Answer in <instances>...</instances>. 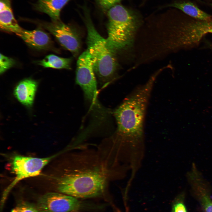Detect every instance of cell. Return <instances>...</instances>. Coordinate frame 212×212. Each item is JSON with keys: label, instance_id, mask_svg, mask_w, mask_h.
<instances>
[{"label": "cell", "instance_id": "cell-1", "mask_svg": "<svg viewBox=\"0 0 212 212\" xmlns=\"http://www.w3.org/2000/svg\"><path fill=\"white\" fill-rule=\"evenodd\" d=\"M70 151L68 166L58 179L59 193L78 199L104 196L110 181L123 178L121 170L114 167L97 147L79 144Z\"/></svg>", "mask_w": 212, "mask_h": 212}, {"label": "cell", "instance_id": "cell-2", "mask_svg": "<svg viewBox=\"0 0 212 212\" xmlns=\"http://www.w3.org/2000/svg\"><path fill=\"white\" fill-rule=\"evenodd\" d=\"M155 72L145 84L137 87L115 110L117 128L107 138L117 155L136 157L145 153L144 122L146 110L156 79Z\"/></svg>", "mask_w": 212, "mask_h": 212}, {"label": "cell", "instance_id": "cell-3", "mask_svg": "<svg viewBox=\"0 0 212 212\" xmlns=\"http://www.w3.org/2000/svg\"><path fill=\"white\" fill-rule=\"evenodd\" d=\"M107 43L115 52L130 45L140 24L134 12L116 4L107 10Z\"/></svg>", "mask_w": 212, "mask_h": 212}, {"label": "cell", "instance_id": "cell-4", "mask_svg": "<svg viewBox=\"0 0 212 212\" xmlns=\"http://www.w3.org/2000/svg\"><path fill=\"white\" fill-rule=\"evenodd\" d=\"M86 14L87 49L90 55L95 73L104 85L113 79L117 64L115 52L108 45L106 39L97 32Z\"/></svg>", "mask_w": 212, "mask_h": 212}, {"label": "cell", "instance_id": "cell-5", "mask_svg": "<svg viewBox=\"0 0 212 212\" xmlns=\"http://www.w3.org/2000/svg\"><path fill=\"white\" fill-rule=\"evenodd\" d=\"M60 153L50 157L38 158L14 155L11 158V168L15 175L14 179L6 190L4 196H5L10 190L20 180L40 174L42 170L54 158Z\"/></svg>", "mask_w": 212, "mask_h": 212}, {"label": "cell", "instance_id": "cell-6", "mask_svg": "<svg viewBox=\"0 0 212 212\" xmlns=\"http://www.w3.org/2000/svg\"><path fill=\"white\" fill-rule=\"evenodd\" d=\"M76 82L82 88L87 101L90 103L97 102V81L92 61L87 49L80 55L77 60Z\"/></svg>", "mask_w": 212, "mask_h": 212}, {"label": "cell", "instance_id": "cell-7", "mask_svg": "<svg viewBox=\"0 0 212 212\" xmlns=\"http://www.w3.org/2000/svg\"><path fill=\"white\" fill-rule=\"evenodd\" d=\"M79 199L60 193H47L38 200L37 207L39 212H71L85 207Z\"/></svg>", "mask_w": 212, "mask_h": 212}, {"label": "cell", "instance_id": "cell-8", "mask_svg": "<svg viewBox=\"0 0 212 212\" xmlns=\"http://www.w3.org/2000/svg\"><path fill=\"white\" fill-rule=\"evenodd\" d=\"M44 27L57 39L63 47L77 56L80 49V41L77 33L70 26L60 20L44 23Z\"/></svg>", "mask_w": 212, "mask_h": 212}, {"label": "cell", "instance_id": "cell-9", "mask_svg": "<svg viewBox=\"0 0 212 212\" xmlns=\"http://www.w3.org/2000/svg\"><path fill=\"white\" fill-rule=\"evenodd\" d=\"M17 35L28 45L34 48L48 50L53 47V42L49 35L40 28L32 31L23 29Z\"/></svg>", "mask_w": 212, "mask_h": 212}, {"label": "cell", "instance_id": "cell-10", "mask_svg": "<svg viewBox=\"0 0 212 212\" xmlns=\"http://www.w3.org/2000/svg\"><path fill=\"white\" fill-rule=\"evenodd\" d=\"M0 26L2 31L15 33H20L23 29L19 26L14 15L11 0L0 1Z\"/></svg>", "mask_w": 212, "mask_h": 212}, {"label": "cell", "instance_id": "cell-11", "mask_svg": "<svg viewBox=\"0 0 212 212\" xmlns=\"http://www.w3.org/2000/svg\"><path fill=\"white\" fill-rule=\"evenodd\" d=\"M37 86V82L34 80L31 79L23 80L16 87L14 95L21 104L30 107L33 102Z\"/></svg>", "mask_w": 212, "mask_h": 212}, {"label": "cell", "instance_id": "cell-12", "mask_svg": "<svg viewBox=\"0 0 212 212\" xmlns=\"http://www.w3.org/2000/svg\"><path fill=\"white\" fill-rule=\"evenodd\" d=\"M70 0H38L35 8L38 11L48 15L53 21L60 20L61 9Z\"/></svg>", "mask_w": 212, "mask_h": 212}, {"label": "cell", "instance_id": "cell-13", "mask_svg": "<svg viewBox=\"0 0 212 212\" xmlns=\"http://www.w3.org/2000/svg\"><path fill=\"white\" fill-rule=\"evenodd\" d=\"M169 6L178 9L186 14L203 21L211 20V16L191 2L174 3Z\"/></svg>", "mask_w": 212, "mask_h": 212}, {"label": "cell", "instance_id": "cell-14", "mask_svg": "<svg viewBox=\"0 0 212 212\" xmlns=\"http://www.w3.org/2000/svg\"><path fill=\"white\" fill-rule=\"evenodd\" d=\"M72 61L71 58H63L51 54L46 56L42 60L38 61L37 63L46 68L70 69Z\"/></svg>", "mask_w": 212, "mask_h": 212}, {"label": "cell", "instance_id": "cell-15", "mask_svg": "<svg viewBox=\"0 0 212 212\" xmlns=\"http://www.w3.org/2000/svg\"><path fill=\"white\" fill-rule=\"evenodd\" d=\"M195 191L200 199L204 212H212V200L204 187H199Z\"/></svg>", "mask_w": 212, "mask_h": 212}, {"label": "cell", "instance_id": "cell-16", "mask_svg": "<svg viewBox=\"0 0 212 212\" xmlns=\"http://www.w3.org/2000/svg\"><path fill=\"white\" fill-rule=\"evenodd\" d=\"M11 212H39L37 207L26 202L19 203Z\"/></svg>", "mask_w": 212, "mask_h": 212}, {"label": "cell", "instance_id": "cell-17", "mask_svg": "<svg viewBox=\"0 0 212 212\" xmlns=\"http://www.w3.org/2000/svg\"><path fill=\"white\" fill-rule=\"evenodd\" d=\"M15 64L13 59L0 54V73H3L7 70L13 67Z\"/></svg>", "mask_w": 212, "mask_h": 212}, {"label": "cell", "instance_id": "cell-18", "mask_svg": "<svg viewBox=\"0 0 212 212\" xmlns=\"http://www.w3.org/2000/svg\"><path fill=\"white\" fill-rule=\"evenodd\" d=\"M99 5L104 10H107L112 6L117 4L122 0H96Z\"/></svg>", "mask_w": 212, "mask_h": 212}, {"label": "cell", "instance_id": "cell-19", "mask_svg": "<svg viewBox=\"0 0 212 212\" xmlns=\"http://www.w3.org/2000/svg\"><path fill=\"white\" fill-rule=\"evenodd\" d=\"M173 212H187L184 205L181 203L176 204L174 207Z\"/></svg>", "mask_w": 212, "mask_h": 212}, {"label": "cell", "instance_id": "cell-20", "mask_svg": "<svg viewBox=\"0 0 212 212\" xmlns=\"http://www.w3.org/2000/svg\"><path fill=\"white\" fill-rule=\"evenodd\" d=\"M71 212H79L78 211H72Z\"/></svg>", "mask_w": 212, "mask_h": 212}, {"label": "cell", "instance_id": "cell-21", "mask_svg": "<svg viewBox=\"0 0 212 212\" xmlns=\"http://www.w3.org/2000/svg\"></svg>", "mask_w": 212, "mask_h": 212}]
</instances>
